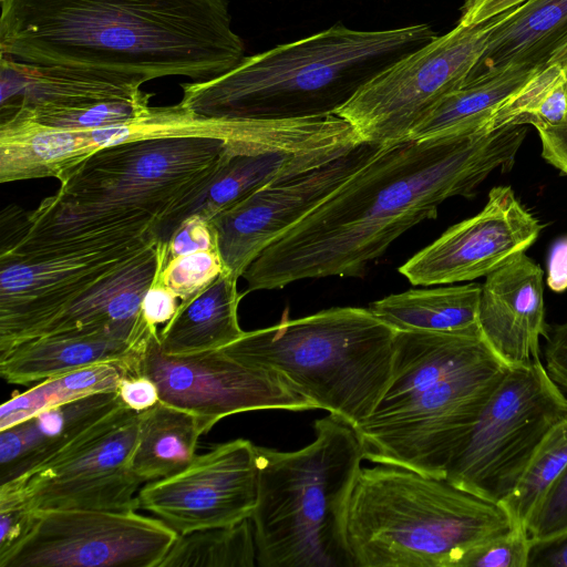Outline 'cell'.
Instances as JSON below:
<instances>
[{
	"instance_id": "obj_1",
	"label": "cell",
	"mask_w": 567,
	"mask_h": 567,
	"mask_svg": "<svg viewBox=\"0 0 567 567\" xmlns=\"http://www.w3.org/2000/svg\"><path fill=\"white\" fill-rule=\"evenodd\" d=\"M526 134V125H506L381 146L250 264L245 292L361 277L399 236L435 218L443 202L472 198L495 169H511Z\"/></svg>"
},
{
	"instance_id": "obj_2",
	"label": "cell",
	"mask_w": 567,
	"mask_h": 567,
	"mask_svg": "<svg viewBox=\"0 0 567 567\" xmlns=\"http://www.w3.org/2000/svg\"><path fill=\"white\" fill-rule=\"evenodd\" d=\"M1 55L142 82L231 70L244 42L225 0H0Z\"/></svg>"
},
{
	"instance_id": "obj_3",
	"label": "cell",
	"mask_w": 567,
	"mask_h": 567,
	"mask_svg": "<svg viewBox=\"0 0 567 567\" xmlns=\"http://www.w3.org/2000/svg\"><path fill=\"white\" fill-rule=\"evenodd\" d=\"M508 365L480 327L396 331L390 380L355 429L365 460L445 478Z\"/></svg>"
},
{
	"instance_id": "obj_4",
	"label": "cell",
	"mask_w": 567,
	"mask_h": 567,
	"mask_svg": "<svg viewBox=\"0 0 567 567\" xmlns=\"http://www.w3.org/2000/svg\"><path fill=\"white\" fill-rule=\"evenodd\" d=\"M430 24L353 30L341 23L244 56L206 81L182 83L189 112L218 120H295L337 114L377 75L436 38Z\"/></svg>"
},
{
	"instance_id": "obj_5",
	"label": "cell",
	"mask_w": 567,
	"mask_h": 567,
	"mask_svg": "<svg viewBox=\"0 0 567 567\" xmlns=\"http://www.w3.org/2000/svg\"><path fill=\"white\" fill-rule=\"evenodd\" d=\"M229 156L228 142L206 137L109 146L79 164L55 194L27 210V220L91 230H154L168 245Z\"/></svg>"
},
{
	"instance_id": "obj_6",
	"label": "cell",
	"mask_w": 567,
	"mask_h": 567,
	"mask_svg": "<svg viewBox=\"0 0 567 567\" xmlns=\"http://www.w3.org/2000/svg\"><path fill=\"white\" fill-rule=\"evenodd\" d=\"M315 440L291 452L256 445L250 517L260 567H354L348 513L365 460L357 432L328 414Z\"/></svg>"
},
{
	"instance_id": "obj_7",
	"label": "cell",
	"mask_w": 567,
	"mask_h": 567,
	"mask_svg": "<svg viewBox=\"0 0 567 567\" xmlns=\"http://www.w3.org/2000/svg\"><path fill=\"white\" fill-rule=\"evenodd\" d=\"M512 527L498 503L380 463L361 468L348 513L354 567H460L472 547Z\"/></svg>"
},
{
	"instance_id": "obj_8",
	"label": "cell",
	"mask_w": 567,
	"mask_h": 567,
	"mask_svg": "<svg viewBox=\"0 0 567 567\" xmlns=\"http://www.w3.org/2000/svg\"><path fill=\"white\" fill-rule=\"evenodd\" d=\"M395 332L369 308L334 307L244 332L220 350L276 373L317 409L355 429L390 380Z\"/></svg>"
},
{
	"instance_id": "obj_9",
	"label": "cell",
	"mask_w": 567,
	"mask_h": 567,
	"mask_svg": "<svg viewBox=\"0 0 567 567\" xmlns=\"http://www.w3.org/2000/svg\"><path fill=\"white\" fill-rule=\"evenodd\" d=\"M567 416V398L540 360L509 367L491 394L445 478L499 503L518 484L551 429Z\"/></svg>"
},
{
	"instance_id": "obj_10",
	"label": "cell",
	"mask_w": 567,
	"mask_h": 567,
	"mask_svg": "<svg viewBox=\"0 0 567 567\" xmlns=\"http://www.w3.org/2000/svg\"><path fill=\"white\" fill-rule=\"evenodd\" d=\"M138 419L123 404L48 462L0 484V509L135 512L142 483L128 464Z\"/></svg>"
},
{
	"instance_id": "obj_11",
	"label": "cell",
	"mask_w": 567,
	"mask_h": 567,
	"mask_svg": "<svg viewBox=\"0 0 567 567\" xmlns=\"http://www.w3.org/2000/svg\"><path fill=\"white\" fill-rule=\"evenodd\" d=\"M503 13L462 22L377 75L338 111L363 142L389 145L411 132L446 94L460 89L482 56Z\"/></svg>"
},
{
	"instance_id": "obj_12",
	"label": "cell",
	"mask_w": 567,
	"mask_h": 567,
	"mask_svg": "<svg viewBox=\"0 0 567 567\" xmlns=\"http://www.w3.org/2000/svg\"><path fill=\"white\" fill-rule=\"evenodd\" d=\"M157 236L64 241L29 255H0V352L25 340L104 277L155 246Z\"/></svg>"
},
{
	"instance_id": "obj_13",
	"label": "cell",
	"mask_w": 567,
	"mask_h": 567,
	"mask_svg": "<svg viewBox=\"0 0 567 567\" xmlns=\"http://www.w3.org/2000/svg\"><path fill=\"white\" fill-rule=\"evenodd\" d=\"M25 537L0 567H158L178 533L135 512L34 511Z\"/></svg>"
},
{
	"instance_id": "obj_14",
	"label": "cell",
	"mask_w": 567,
	"mask_h": 567,
	"mask_svg": "<svg viewBox=\"0 0 567 567\" xmlns=\"http://www.w3.org/2000/svg\"><path fill=\"white\" fill-rule=\"evenodd\" d=\"M140 374L156 384L159 401L196 414L206 432L219 420L240 412L317 409L276 373L243 363L220 349L166 354L159 347L157 328L142 354Z\"/></svg>"
},
{
	"instance_id": "obj_15",
	"label": "cell",
	"mask_w": 567,
	"mask_h": 567,
	"mask_svg": "<svg viewBox=\"0 0 567 567\" xmlns=\"http://www.w3.org/2000/svg\"><path fill=\"white\" fill-rule=\"evenodd\" d=\"M380 147L362 142L326 164L257 189L212 218L208 224L225 272L239 279L270 244L317 208Z\"/></svg>"
},
{
	"instance_id": "obj_16",
	"label": "cell",
	"mask_w": 567,
	"mask_h": 567,
	"mask_svg": "<svg viewBox=\"0 0 567 567\" xmlns=\"http://www.w3.org/2000/svg\"><path fill=\"white\" fill-rule=\"evenodd\" d=\"M137 497L140 507L178 534L249 519L257 498L256 445L246 439L218 444L183 471L150 482Z\"/></svg>"
},
{
	"instance_id": "obj_17",
	"label": "cell",
	"mask_w": 567,
	"mask_h": 567,
	"mask_svg": "<svg viewBox=\"0 0 567 567\" xmlns=\"http://www.w3.org/2000/svg\"><path fill=\"white\" fill-rule=\"evenodd\" d=\"M543 225L511 186H495L483 209L453 225L399 268L412 285L440 286L486 277L538 238Z\"/></svg>"
},
{
	"instance_id": "obj_18",
	"label": "cell",
	"mask_w": 567,
	"mask_h": 567,
	"mask_svg": "<svg viewBox=\"0 0 567 567\" xmlns=\"http://www.w3.org/2000/svg\"><path fill=\"white\" fill-rule=\"evenodd\" d=\"M142 82L93 71L40 65L1 55L0 112H19L49 125L114 102L150 101Z\"/></svg>"
},
{
	"instance_id": "obj_19",
	"label": "cell",
	"mask_w": 567,
	"mask_h": 567,
	"mask_svg": "<svg viewBox=\"0 0 567 567\" xmlns=\"http://www.w3.org/2000/svg\"><path fill=\"white\" fill-rule=\"evenodd\" d=\"M478 305V327L492 350L508 365L540 360L545 320L544 270L525 252L485 277Z\"/></svg>"
},
{
	"instance_id": "obj_20",
	"label": "cell",
	"mask_w": 567,
	"mask_h": 567,
	"mask_svg": "<svg viewBox=\"0 0 567 567\" xmlns=\"http://www.w3.org/2000/svg\"><path fill=\"white\" fill-rule=\"evenodd\" d=\"M143 334L115 331L37 337L0 352L1 377L27 385L97 363L141 357L154 329Z\"/></svg>"
},
{
	"instance_id": "obj_21",
	"label": "cell",
	"mask_w": 567,
	"mask_h": 567,
	"mask_svg": "<svg viewBox=\"0 0 567 567\" xmlns=\"http://www.w3.org/2000/svg\"><path fill=\"white\" fill-rule=\"evenodd\" d=\"M121 405L117 390L94 393L0 430V484L48 462Z\"/></svg>"
},
{
	"instance_id": "obj_22",
	"label": "cell",
	"mask_w": 567,
	"mask_h": 567,
	"mask_svg": "<svg viewBox=\"0 0 567 567\" xmlns=\"http://www.w3.org/2000/svg\"><path fill=\"white\" fill-rule=\"evenodd\" d=\"M567 43V0H525L504 11L468 79L509 68H545Z\"/></svg>"
},
{
	"instance_id": "obj_23",
	"label": "cell",
	"mask_w": 567,
	"mask_h": 567,
	"mask_svg": "<svg viewBox=\"0 0 567 567\" xmlns=\"http://www.w3.org/2000/svg\"><path fill=\"white\" fill-rule=\"evenodd\" d=\"M94 152L87 131L49 126L19 112H0V182L63 181Z\"/></svg>"
},
{
	"instance_id": "obj_24",
	"label": "cell",
	"mask_w": 567,
	"mask_h": 567,
	"mask_svg": "<svg viewBox=\"0 0 567 567\" xmlns=\"http://www.w3.org/2000/svg\"><path fill=\"white\" fill-rule=\"evenodd\" d=\"M237 280L221 272L193 298L181 301L173 318L158 332L159 347L171 355L219 350L243 336L238 306L246 292Z\"/></svg>"
},
{
	"instance_id": "obj_25",
	"label": "cell",
	"mask_w": 567,
	"mask_h": 567,
	"mask_svg": "<svg viewBox=\"0 0 567 567\" xmlns=\"http://www.w3.org/2000/svg\"><path fill=\"white\" fill-rule=\"evenodd\" d=\"M206 433L196 414L158 401L140 412L130 470L141 483L172 476L194 461L198 439Z\"/></svg>"
},
{
	"instance_id": "obj_26",
	"label": "cell",
	"mask_w": 567,
	"mask_h": 567,
	"mask_svg": "<svg viewBox=\"0 0 567 567\" xmlns=\"http://www.w3.org/2000/svg\"><path fill=\"white\" fill-rule=\"evenodd\" d=\"M482 285L410 289L373 301L369 310L395 331L460 332L478 326Z\"/></svg>"
},
{
	"instance_id": "obj_27",
	"label": "cell",
	"mask_w": 567,
	"mask_h": 567,
	"mask_svg": "<svg viewBox=\"0 0 567 567\" xmlns=\"http://www.w3.org/2000/svg\"><path fill=\"white\" fill-rule=\"evenodd\" d=\"M540 69L509 68L492 76L466 81L429 111L409 140L487 130L494 112Z\"/></svg>"
},
{
	"instance_id": "obj_28",
	"label": "cell",
	"mask_w": 567,
	"mask_h": 567,
	"mask_svg": "<svg viewBox=\"0 0 567 567\" xmlns=\"http://www.w3.org/2000/svg\"><path fill=\"white\" fill-rule=\"evenodd\" d=\"M141 358L97 363L38 382L1 405L0 430L45 409L94 393L117 390L123 378L140 374Z\"/></svg>"
},
{
	"instance_id": "obj_29",
	"label": "cell",
	"mask_w": 567,
	"mask_h": 567,
	"mask_svg": "<svg viewBox=\"0 0 567 567\" xmlns=\"http://www.w3.org/2000/svg\"><path fill=\"white\" fill-rule=\"evenodd\" d=\"M257 549L252 523L178 534L158 567H252Z\"/></svg>"
},
{
	"instance_id": "obj_30",
	"label": "cell",
	"mask_w": 567,
	"mask_h": 567,
	"mask_svg": "<svg viewBox=\"0 0 567 567\" xmlns=\"http://www.w3.org/2000/svg\"><path fill=\"white\" fill-rule=\"evenodd\" d=\"M566 120V75L560 66L548 64L494 112L487 130L506 125H533L538 130L559 125Z\"/></svg>"
},
{
	"instance_id": "obj_31",
	"label": "cell",
	"mask_w": 567,
	"mask_h": 567,
	"mask_svg": "<svg viewBox=\"0 0 567 567\" xmlns=\"http://www.w3.org/2000/svg\"><path fill=\"white\" fill-rule=\"evenodd\" d=\"M566 466L567 416L546 435L516 487L498 503L513 526L526 528L533 512Z\"/></svg>"
},
{
	"instance_id": "obj_32",
	"label": "cell",
	"mask_w": 567,
	"mask_h": 567,
	"mask_svg": "<svg viewBox=\"0 0 567 567\" xmlns=\"http://www.w3.org/2000/svg\"><path fill=\"white\" fill-rule=\"evenodd\" d=\"M224 271L225 267L217 249L202 250L169 259L157 279L177 298L186 301Z\"/></svg>"
},
{
	"instance_id": "obj_33",
	"label": "cell",
	"mask_w": 567,
	"mask_h": 567,
	"mask_svg": "<svg viewBox=\"0 0 567 567\" xmlns=\"http://www.w3.org/2000/svg\"><path fill=\"white\" fill-rule=\"evenodd\" d=\"M532 546L527 529L513 526L472 547L460 567H527Z\"/></svg>"
},
{
	"instance_id": "obj_34",
	"label": "cell",
	"mask_w": 567,
	"mask_h": 567,
	"mask_svg": "<svg viewBox=\"0 0 567 567\" xmlns=\"http://www.w3.org/2000/svg\"><path fill=\"white\" fill-rule=\"evenodd\" d=\"M526 528L533 545L567 534V466L545 493Z\"/></svg>"
},
{
	"instance_id": "obj_35",
	"label": "cell",
	"mask_w": 567,
	"mask_h": 567,
	"mask_svg": "<svg viewBox=\"0 0 567 567\" xmlns=\"http://www.w3.org/2000/svg\"><path fill=\"white\" fill-rule=\"evenodd\" d=\"M212 249H217V246L209 224L198 215H190L183 220L168 241V260Z\"/></svg>"
},
{
	"instance_id": "obj_36",
	"label": "cell",
	"mask_w": 567,
	"mask_h": 567,
	"mask_svg": "<svg viewBox=\"0 0 567 567\" xmlns=\"http://www.w3.org/2000/svg\"><path fill=\"white\" fill-rule=\"evenodd\" d=\"M545 340V369L550 379L567 392V322L549 326Z\"/></svg>"
},
{
	"instance_id": "obj_37",
	"label": "cell",
	"mask_w": 567,
	"mask_h": 567,
	"mask_svg": "<svg viewBox=\"0 0 567 567\" xmlns=\"http://www.w3.org/2000/svg\"><path fill=\"white\" fill-rule=\"evenodd\" d=\"M176 299L177 297L156 278L143 298V318L154 327L167 323L177 310Z\"/></svg>"
},
{
	"instance_id": "obj_38",
	"label": "cell",
	"mask_w": 567,
	"mask_h": 567,
	"mask_svg": "<svg viewBox=\"0 0 567 567\" xmlns=\"http://www.w3.org/2000/svg\"><path fill=\"white\" fill-rule=\"evenodd\" d=\"M117 391L123 404L136 412L145 411L159 401L156 384L144 374L123 378Z\"/></svg>"
},
{
	"instance_id": "obj_39",
	"label": "cell",
	"mask_w": 567,
	"mask_h": 567,
	"mask_svg": "<svg viewBox=\"0 0 567 567\" xmlns=\"http://www.w3.org/2000/svg\"><path fill=\"white\" fill-rule=\"evenodd\" d=\"M35 517L25 508L0 509V558L11 551L28 534Z\"/></svg>"
},
{
	"instance_id": "obj_40",
	"label": "cell",
	"mask_w": 567,
	"mask_h": 567,
	"mask_svg": "<svg viewBox=\"0 0 567 567\" xmlns=\"http://www.w3.org/2000/svg\"><path fill=\"white\" fill-rule=\"evenodd\" d=\"M543 158L567 176V120L556 126L538 128Z\"/></svg>"
},
{
	"instance_id": "obj_41",
	"label": "cell",
	"mask_w": 567,
	"mask_h": 567,
	"mask_svg": "<svg viewBox=\"0 0 567 567\" xmlns=\"http://www.w3.org/2000/svg\"><path fill=\"white\" fill-rule=\"evenodd\" d=\"M523 1L525 0H466L461 8L458 22L465 24L483 23Z\"/></svg>"
},
{
	"instance_id": "obj_42",
	"label": "cell",
	"mask_w": 567,
	"mask_h": 567,
	"mask_svg": "<svg viewBox=\"0 0 567 567\" xmlns=\"http://www.w3.org/2000/svg\"><path fill=\"white\" fill-rule=\"evenodd\" d=\"M527 567H567V534L551 542L534 544Z\"/></svg>"
},
{
	"instance_id": "obj_43",
	"label": "cell",
	"mask_w": 567,
	"mask_h": 567,
	"mask_svg": "<svg viewBox=\"0 0 567 567\" xmlns=\"http://www.w3.org/2000/svg\"><path fill=\"white\" fill-rule=\"evenodd\" d=\"M546 284L555 292L567 289V236L559 238L550 248Z\"/></svg>"
},
{
	"instance_id": "obj_44",
	"label": "cell",
	"mask_w": 567,
	"mask_h": 567,
	"mask_svg": "<svg viewBox=\"0 0 567 567\" xmlns=\"http://www.w3.org/2000/svg\"><path fill=\"white\" fill-rule=\"evenodd\" d=\"M548 64H556L560 66L566 75V84H567V43L559 48L554 55L549 59Z\"/></svg>"
}]
</instances>
